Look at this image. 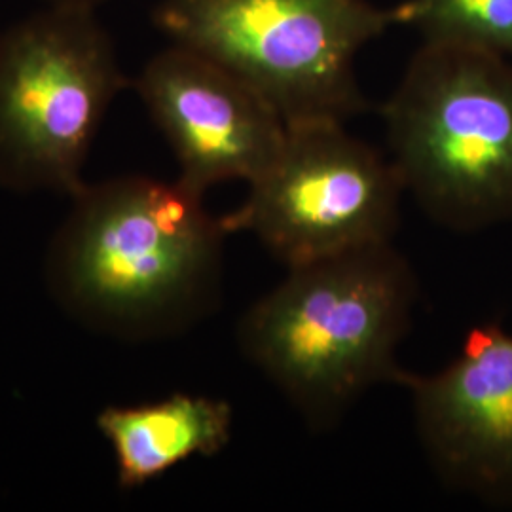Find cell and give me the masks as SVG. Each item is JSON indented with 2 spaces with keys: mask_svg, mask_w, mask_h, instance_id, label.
Listing matches in <instances>:
<instances>
[{
  "mask_svg": "<svg viewBox=\"0 0 512 512\" xmlns=\"http://www.w3.org/2000/svg\"><path fill=\"white\" fill-rule=\"evenodd\" d=\"M404 190L440 226L512 220V61L423 42L382 109Z\"/></svg>",
  "mask_w": 512,
  "mask_h": 512,
  "instance_id": "cell-3",
  "label": "cell"
},
{
  "mask_svg": "<svg viewBox=\"0 0 512 512\" xmlns=\"http://www.w3.org/2000/svg\"><path fill=\"white\" fill-rule=\"evenodd\" d=\"M152 21L238 74L287 124H346L366 107L355 59L395 25L368 0H162Z\"/></svg>",
  "mask_w": 512,
  "mask_h": 512,
  "instance_id": "cell-4",
  "label": "cell"
},
{
  "mask_svg": "<svg viewBox=\"0 0 512 512\" xmlns=\"http://www.w3.org/2000/svg\"><path fill=\"white\" fill-rule=\"evenodd\" d=\"M404 192L391 158L342 122L310 120L287 124L274 164L220 219L228 234H253L289 270L393 241Z\"/></svg>",
  "mask_w": 512,
  "mask_h": 512,
  "instance_id": "cell-6",
  "label": "cell"
},
{
  "mask_svg": "<svg viewBox=\"0 0 512 512\" xmlns=\"http://www.w3.org/2000/svg\"><path fill=\"white\" fill-rule=\"evenodd\" d=\"M131 88L175 154L177 181L200 196L226 181L255 183L285 143L287 122L266 97L186 46L150 57Z\"/></svg>",
  "mask_w": 512,
  "mask_h": 512,
  "instance_id": "cell-7",
  "label": "cell"
},
{
  "mask_svg": "<svg viewBox=\"0 0 512 512\" xmlns=\"http://www.w3.org/2000/svg\"><path fill=\"white\" fill-rule=\"evenodd\" d=\"M418 293L393 241L321 258L243 313L239 348L310 427L329 429L372 387L403 382Z\"/></svg>",
  "mask_w": 512,
  "mask_h": 512,
  "instance_id": "cell-2",
  "label": "cell"
},
{
  "mask_svg": "<svg viewBox=\"0 0 512 512\" xmlns=\"http://www.w3.org/2000/svg\"><path fill=\"white\" fill-rule=\"evenodd\" d=\"M92 10L44 6L0 31V186L73 198L110 105L131 88Z\"/></svg>",
  "mask_w": 512,
  "mask_h": 512,
  "instance_id": "cell-5",
  "label": "cell"
},
{
  "mask_svg": "<svg viewBox=\"0 0 512 512\" xmlns=\"http://www.w3.org/2000/svg\"><path fill=\"white\" fill-rule=\"evenodd\" d=\"M421 446L437 475L486 505L512 509V334L475 325L433 374L406 370Z\"/></svg>",
  "mask_w": 512,
  "mask_h": 512,
  "instance_id": "cell-8",
  "label": "cell"
},
{
  "mask_svg": "<svg viewBox=\"0 0 512 512\" xmlns=\"http://www.w3.org/2000/svg\"><path fill=\"white\" fill-rule=\"evenodd\" d=\"M395 25L423 42L475 48L512 61V0H406L391 10Z\"/></svg>",
  "mask_w": 512,
  "mask_h": 512,
  "instance_id": "cell-10",
  "label": "cell"
},
{
  "mask_svg": "<svg viewBox=\"0 0 512 512\" xmlns=\"http://www.w3.org/2000/svg\"><path fill=\"white\" fill-rule=\"evenodd\" d=\"M57 230L46 279L90 329L128 340L179 334L219 306L222 219L186 186L143 175L84 184Z\"/></svg>",
  "mask_w": 512,
  "mask_h": 512,
  "instance_id": "cell-1",
  "label": "cell"
},
{
  "mask_svg": "<svg viewBox=\"0 0 512 512\" xmlns=\"http://www.w3.org/2000/svg\"><path fill=\"white\" fill-rule=\"evenodd\" d=\"M97 429L109 440L122 490H137L167 475L184 461L222 452L234 431L228 401L175 393L137 406H109L99 412Z\"/></svg>",
  "mask_w": 512,
  "mask_h": 512,
  "instance_id": "cell-9",
  "label": "cell"
},
{
  "mask_svg": "<svg viewBox=\"0 0 512 512\" xmlns=\"http://www.w3.org/2000/svg\"><path fill=\"white\" fill-rule=\"evenodd\" d=\"M42 2L44 6H54V8H76V10L97 12L109 0H42Z\"/></svg>",
  "mask_w": 512,
  "mask_h": 512,
  "instance_id": "cell-11",
  "label": "cell"
}]
</instances>
